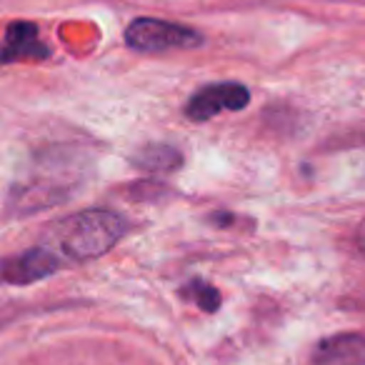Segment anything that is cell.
<instances>
[{
  "instance_id": "6da1fadb",
  "label": "cell",
  "mask_w": 365,
  "mask_h": 365,
  "mask_svg": "<svg viewBox=\"0 0 365 365\" xmlns=\"http://www.w3.org/2000/svg\"><path fill=\"white\" fill-rule=\"evenodd\" d=\"M128 233V223L113 210H81L61 220L48 233L51 250H61L71 260H93L115 248V243Z\"/></svg>"
},
{
  "instance_id": "7a4b0ae2",
  "label": "cell",
  "mask_w": 365,
  "mask_h": 365,
  "mask_svg": "<svg viewBox=\"0 0 365 365\" xmlns=\"http://www.w3.org/2000/svg\"><path fill=\"white\" fill-rule=\"evenodd\" d=\"M128 48L138 53H170L203 46V33L160 18H135L125 31Z\"/></svg>"
},
{
  "instance_id": "3957f363",
  "label": "cell",
  "mask_w": 365,
  "mask_h": 365,
  "mask_svg": "<svg viewBox=\"0 0 365 365\" xmlns=\"http://www.w3.org/2000/svg\"><path fill=\"white\" fill-rule=\"evenodd\" d=\"M250 103V91L240 83H215L205 86L190 96L185 115L195 123L210 120L225 110H243Z\"/></svg>"
},
{
  "instance_id": "277c9868",
  "label": "cell",
  "mask_w": 365,
  "mask_h": 365,
  "mask_svg": "<svg viewBox=\"0 0 365 365\" xmlns=\"http://www.w3.org/2000/svg\"><path fill=\"white\" fill-rule=\"evenodd\" d=\"M61 268V258L48 245H36L21 255L0 260V285H31Z\"/></svg>"
},
{
  "instance_id": "5b68a950",
  "label": "cell",
  "mask_w": 365,
  "mask_h": 365,
  "mask_svg": "<svg viewBox=\"0 0 365 365\" xmlns=\"http://www.w3.org/2000/svg\"><path fill=\"white\" fill-rule=\"evenodd\" d=\"M313 360L318 365H365V335L340 333L320 340Z\"/></svg>"
},
{
  "instance_id": "8992f818",
  "label": "cell",
  "mask_w": 365,
  "mask_h": 365,
  "mask_svg": "<svg viewBox=\"0 0 365 365\" xmlns=\"http://www.w3.org/2000/svg\"><path fill=\"white\" fill-rule=\"evenodd\" d=\"M48 48L38 38V28L33 23H13L8 28L6 48L0 53V61H16V58H46Z\"/></svg>"
},
{
  "instance_id": "52a82bcc",
  "label": "cell",
  "mask_w": 365,
  "mask_h": 365,
  "mask_svg": "<svg viewBox=\"0 0 365 365\" xmlns=\"http://www.w3.org/2000/svg\"><path fill=\"white\" fill-rule=\"evenodd\" d=\"M138 168L150 173H165V170H178L182 163V155L170 145H145L135 153L133 158Z\"/></svg>"
},
{
  "instance_id": "ba28073f",
  "label": "cell",
  "mask_w": 365,
  "mask_h": 365,
  "mask_svg": "<svg viewBox=\"0 0 365 365\" xmlns=\"http://www.w3.org/2000/svg\"><path fill=\"white\" fill-rule=\"evenodd\" d=\"M185 298H190L195 305H198L200 310H205V313H215V310L220 308V290L215 288V285L205 283V280H190V283L182 285L180 290Z\"/></svg>"
},
{
  "instance_id": "9c48e42d",
  "label": "cell",
  "mask_w": 365,
  "mask_h": 365,
  "mask_svg": "<svg viewBox=\"0 0 365 365\" xmlns=\"http://www.w3.org/2000/svg\"><path fill=\"white\" fill-rule=\"evenodd\" d=\"M355 240H358L360 253L365 255V220H363V223H360V228H358V235H355Z\"/></svg>"
}]
</instances>
